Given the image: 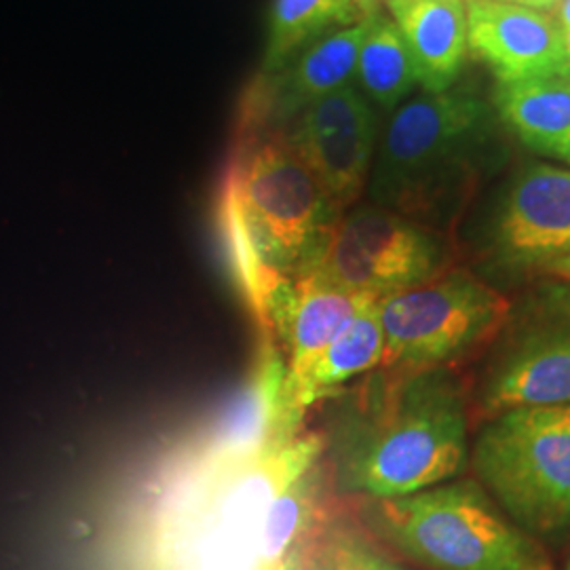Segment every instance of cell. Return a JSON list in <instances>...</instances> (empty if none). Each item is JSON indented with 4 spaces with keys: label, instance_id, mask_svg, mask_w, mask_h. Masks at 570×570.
Segmentation results:
<instances>
[{
    "label": "cell",
    "instance_id": "1",
    "mask_svg": "<svg viewBox=\"0 0 570 570\" xmlns=\"http://www.w3.org/2000/svg\"><path fill=\"white\" fill-rule=\"evenodd\" d=\"M330 469L346 494L372 501L446 484L468 461V410L449 367L381 370L334 410Z\"/></svg>",
    "mask_w": 570,
    "mask_h": 570
},
{
    "label": "cell",
    "instance_id": "2",
    "mask_svg": "<svg viewBox=\"0 0 570 570\" xmlns=\"http://www.w3.org/2000/svg\"><path fill=\"white\" fill-rule=\"evenodd\" d=\"M497 121L492 102L463 87L397 106L379 134L370 204L421 226L446 220L487 165Z\"/></svg>",
    "mask_w": 570,
    "mask_h": 570
},
{
    "label": "cell",
    "instance_id": "3",
    "mask_svg": "<svg viewBox=\"0 0 570 570\" xmlns=\"http://www.w3.org/2000/svg\"><path fill=\"white\" fill-rule=\"evenodd\" d=\"M372 524L429 570H551L550 556L475 482L372 501Z\"/></svg>",
    "mask_w": 570,
    "mask_h": 570
},
{
    "label": "cell",
    "instance_id": "4",
    "mask_svg": "<svg viewBox=\"0 0 570 570\" xmlns=\"http://www.w3.org/2000/svg\"><path fill=\"white\" fill-rule=\"evenodd\" d=\"M225 193L258 261L289 279L315 266L345 214L282 136L247 144L226 176Z\"/></svg>",
    "mask_w": 570,
    "mask_h": 570
},
{
    "label": "cell",
    "instance_id": "5",
    "mask_svg": "<svg viewBox=\"0 0 570 570\" xmlns=\"http://www.w3.org/2000/svg\"><path fill=\"white\" fill-rule=\"evenodd\" d=\"M473 469L492 499L529 534L570 524V404L497 414L473 446Z\"/></svg>",
    "mask_w": 570,
    "mask_h": 570
},
{
    "label": "cell",
    "instance_id": "6",
    "mask_svg": "<svg viewBox=\"0 0 570 570\" xmlns=\"http://www.w3.org/2000/svg\"><path fill=\"white\" fill-rule=\"evenodd\" d=\"M508 315L510 303L468 271H450L383 296L381 370L446 367L492 338Z\"/></svg>",
    "mask_w": 570,
    "mask_h": 570
},
{
    "label": "cell",
    "instance_id": "7",
    "mask_svg": "<svg viewBox=\"0 0 570 570\" xmlns=\"http://www.w3.org/2000/svg\"><path fill=\"white\" fill-rule=\"evenodd\" d=\"M326 450L322 433H298L261 454L226 468H205L214 478L202 501L197 534L204 570H258V539L268 505L315 468Z\"/></svg>",
    "mask_w": 570,
    "mask_h": 570
},
{
    "label": "cell",
    "instance_id": "8",
    "mask_svg": "<svg viewBox=\"0 0 570 570\" xmlns=\"http://www.w3.org/2000/svg\"><path fill=\"white\" fill-rule=\"evenodd\" d=\"M444 249L425 226L374 204L353 205L311 271L348 292L383 298L438 277Z\"/></svg>",
    "mask_w": 570,
    "mask_h": 570
},
{
    "label": "cell",
    "instance_id": "9",
    "mask_svg": "<svg viewBox=\"0 0 570 570\" xmlns=\"http://www.w3.org/2000/svg\"><path fill=\"white\" fill-rule=\"evenodd\" d=\"M285 146L346 212L366 190L379 144V112L351 82L287 122Z\"/></svg>",
    "mask_w": 570,
    "mask_h": 570
},
{
    "label": "cell",
    "instance_id": "10",
    "mask_svg": "<svg viewBox=\"0 0 570 570\" xmlns=\"http://www.w3.org/2000/svg\"><path fill=\"white\" fill-rule=\"evenodd\" d=\"M497 258L513 268H543L570 254V169L524 165L513 174L490 228Z\"/></svg>",
    "mask_w": 570,
    "mask_h": 570
},
{
    "label": "cell",
    "instance_id": "11",
    "mask_svg": "<svg viewBox=\"0 0 570 570\" xmlns=\"http://www.w3.org/2000/svg\"><path fill=\"white\" fill-rule=\"evenodd\" d=\"M469 53L497 87L569 77L564 35L548 11L501 0H468Z\"/></svg>",
    "mask_w": 570,
    "mask_h": 570
},
{
    "label": "cell",
    "instance_id": "12",
    "mask_svg": "<svg viewBox=\"0 0 570 570\" xmlns=\"http://www.w3.org/2000/svg\"><path fill=\"white\" fill-rule=\"evenodd\" d=\"M285 353L273 336L263 334L244 393L205 449V468L235 465L261 454L271 444L296 438L285 425Z\"/></svg>",
    "mask_w": 570,
    "mask_h": 570
},
{
    "label": "cell",
    "instance_id": "13",
    "mask_svg": "<svg viewBox=\"0 0 570 570\" xmlns=\"http://www.w3.org/2000/svg\"><path fill=\"white\" fill-rule=\"evenodd\" d=\"M570 404V324L530 330L490 372L484 410Z\"/></svg>",
    "mask_w": 570,
    "mask_h": 570
},
{
    "label": "cell",
    "instance_id": "14",
    "mask_svg": "<svg viewBox=\"0 0 570 570\" xmlns=\"http://www.w3.org/2000/svg\"><path fill=\"white\" fill-rule=\"evenodd\" d=\"M387 9L414 61L421 91H449L468 60V0H387Z\"/></svg>",
    "mask_w": 570,
    "mask_h": 570
},
{
    "label": "cell",
    "instance_id": "15",
    "mask_svg": "<svg viewBox=\"0 0 570 570\" xmlns=\"http://www.w3.org/2000/svg\"><path fill=\"white\" fill-rule=\"evenodd\" d=\"M385 336L379 317V301L364 306L338 336L322 351L296 387L285 393V425L298 435L306 410L343 391L346 383L383 364Z\"/></svg>",
    "mask_w": 570,
    "mask_h": 570
},
{
    "label": "cell",
    "instance_id": "16",
    "mask_svg": "<svg viewBox=\"0 0 570 570\" xmlns=\"http://www.w3.org/2000/svg\"><path fill=\"white\" fill-rule=\"evenodd\" d=\"M370 21L372 18L306 45L271 77L268 108L275 119L289 122L311 104L353 82Z\"/></svg>",
    "mask_w": 570,
    "mask_h": 570
},
{
    "label": "cell",
    "instance_id": "17",
    "mask_svg": "<svg viewBox=\"0 0 570 570\" xmlns=\"http://www.w3.org/2000/svg\"><path fill=\"white\" fill-rule=\"evenodd\" d=\"M294 285L296 301L284 345L287 360L285 393L301 383L322 351L364 306L379 301L376 296L348 292L332 284L317 271H306L305 275L294 279Z\"/></svg>",
    "mask_w": 570,
    "mask_h": 570
},
{
    "label": "cell",
    "instance_id": "18",
    "mask_svg": "<svg viewBox=\"0 0 570 570\" xmlns=\"http://www.w3.org/2000/svg\"><path fill=\"white\" fill-rule=\"evenodd\" d=\"M492 106L527 148L570 169L569 77L497 87Z\"/></svg>",
    "mask_w": 570,
    "mask_h": 570
},
{
    "label": "cell",
    "instance_id": "19",
    "mask_svg": "<svg viewBox=\"0 0 570 570\" xmlns=\"http://www.w3.org/2000/svg\"><path fill=\"white\" fill-rule=\"evenodd\" d=\"M381 11L379 0H273L263 75L273 77L306 45L353 28Z\"/></svg>",
    "mask_w": 570,
    "mask_h": 570
},
{
    "label": "cell",
    "instance_id": "20",
    "mask_svg": "<svg viewBox=\"0 0 570 570\" xmlns=\"http://www.w3.org/2000/svg\"><path fill=\"white\" fill-rule=\"evenodd\" d=\"M355 87L376 112L391 115L421 89L414 61L393 20L379 11L367 28L355 66Z\"/></svg>",
    "mask_w": 570,
    "mask_h": 570
},
{
    "label": "cell",
    "instance_id": "21",
    "mask_svg": "<svg viewBox=\"0 0 570 570\" xmlns=\"http://www.w3.org/2000/svg\"><path fill=\"white\" fill-rule=\"evenodd\" d=\"M317 475V465L308 469L268 505L258 539V570H284L289 551L311 520Z\"/></svg>",
    "mask_w": 570,
    "mask_h": 570
},
{
    "label": "cell",
    "instance_id": "22",
    "mask_svg": "<svg viewBox=\"0 0 570 570\" xmlns=\"http://www.w3.org/2000/svg\"><path fill=\"white\" fill-rule=\"evenodd\" d=\"M346 567H348V570H404L395 567L393 562H389L385 558L364 550L346 553Z\"/></svg>",
    "mask_w": 570,
    "mask_h": 570
},
{
    "label": "cell",
    "instance_id": "23",
    "mask_svg": "<svg viewBox=\"0 0 570 570\" xmlns=\"http://www.w3.org/2000/svg\"><path fill=\"white\" fill-rule=\"evenodd\" d=\"M543 271H546V273H550L553 277H558V279H562L564 284L570 285V254H567V256H560V258H556V261H551V263L543 266Z\"/></svg>",
    "mask_w": 570,
    "mask_h": 570
},
{
    "label": "cell",
    "instance_id": "24",
    "mask_svg": "<svg viewBox=\"0 0 570 570\" xmlns=\"http://www.w3.org/2000/svg\"><path fill=\"white\" fill-rule=\"evenodd\" d=\"M501 2H511V4H522L530 9H539V11H550L560 4V0H501Z\"/></svg>",
    "mask_w": 570,
    "mask_h": 570
},
{
    "label": "cell",
    "instance_id": "25",
    "mask_svg": "<svg viewBox=\"0 0 570 570\" xmlns=\"http://www.w3.org/2000/svg\"><path fill=\"white\" fill-rule=\"evenodd\" d=\"M553 20L558 21V26L562 30L570 28V0H560V4L553 9Z\"/></svg>",
    "mask_w": 570,
    "mask_h": 570
},
{
    "label": "cell",
    "instance_id": "26",
    "mask_svg": "<svg viewBox=\"0 0 570 570\" xmlns=\"http://www.w3.org/2000/svg\"><path fill=\"white\" fill-rule=\"evenodd\" d=\"M562 35H564V51H567V61H569L570 68V28L569 30H562Z\"/></svg>",
    "mask_w": 570,
    "mask_h": 570
},
{
    "label": "cell",
    "instance_id": "27",
    "mask_svg": "<svg viewBox=\"0 0 570 570\" xmlns=\"http://www.w3.org/2000/svg\"><path fill=\"white\" fill-rule=\"evenodd\" d=\"M569 570H570V564H569Z\"/></svg>",
    "mask_w": 570,
    "mask_h": 570
}]
</instances>
